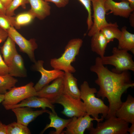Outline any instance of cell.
Listing matches in <instances>:
<instances>
[{
    "instance_id": "obj_27",
    "label": "cell",
    "mask_w": 134,
    "mask_h": 134,
    "mask_svg": "<svg viewBox=\"0 0 134 134\" xmlns=\"http://www.w3.org/2000/svg\"><path fill=\"white\" fill-rule=\"evenodd\" d=\"M7 134H30L31 131L27 126L14 122L7 125Z\"/></svg>"
},
{
    "instance_id": "obj_29",
    "label": "cell",
    "mask_w": 134,
    "mask_h": 134,
    "mask_svg": "<svg viewBox=\"0 0 134 134\" xmlns=\"http://www.w3.org/2000/svg\"><path fill=\"white\" fill-rule=\"evenodd\" d=\"M11 26L15 27L14 17L0 15V27L7 32Z\"/></svg>"
},
{
    "instance_id": "obj_21",
    "label": "cell",
    "mask_w": 134,
    "mask_h": 134,
    "mask_svg": "<svg viewBox=\"0 0 134 134\" xmlns=\"http://www.w3.org/2000/svg\"><path fill=\"white\" fill-rule=\"evenodd\" d=\"M91 37V47L92 51L99 55L100 57L104 56L108 43L103 34L100 31Z\"/></svg>"
},
{
    "instance_id": "obj_15",
    "label": "cell",
    "mask_w": 134,
    "mask_h": 134,
    "mask_svg": "<svg viewBox=\"0 0 134 134\" xmlns=\"http://www.w3.org/2000/svg\"><path fill=\"white\" fill-rule=\"evenodd\" d=\"M104 6L106 12L110 10V13L114 15L126 18L134 10L130 7L129 2L126 0L117 2L113 0H105Z\"/></svg>"
},
{
    "instance_id": "obj_20",
    "label": "cell",
    "mask_w": 134,
    "mask_h": 134,
    "mask_svg": "<svg viewBox=\"0 0 134 134\" xmlns=\"http://www.w3.org/2000/svg\"><path fill=\"white\" fill-rule=\"evenodd\" d=\"M9 74L13 77H25L27 76V72L24 60L21 56L17 53L8 66Z\"/></svg>"
},
{
    "instance_id": "obj_23",
    "label": "cell",
    "mask_w": 134,
    "mask_h": 134,
    "mask_svg": "<svg viewBox=\"0 0 134 134\" xmlns=\"http://www.w3.org/2000/svg\"><path fill=\"white\" fill-rule=\"evenodd\" d=\"M15 43L9 36L1 47V50L5 62L8 66L15 54L18 53Z\"/></svg>"
},
{
    "instance_id": "obj_33",
    "label": "cell",
    "mask_w": 134,
    "mask_h": 134,
    "mask_svg": "<svg viewBox=\"0 0 134 134\" xmlns=\"http://www.w3.org/2000/svg\"><path fill=\"white\" fill-rule=\"evenodd\" d=\"M8 36L7 32L0 27V43L5 41Z\"/></svg>"
},
{
    "instance_id": "obj_39",
    "label": "cell",
    "mask_w": 134,
    "mask_h": 134,
    "mask_svg": "<svg viewBox=\"0 0 134 134\" xmlns=\"http://www.w3.org/2000/svg\"><path fill=\"white\" fill-rule=\"evenodd\" d=\"M122 1L126 0L128 1L130 3V7L133 9H134V0H118Z\"/></svg>"
},
{
    "instance_id": "obj_11",
    "label": "cell",
    "mask_w": 134,
    "mask_h": 134,
    "mask_svg": "<svg viewBox=\"0 0 134 134\" xmlns=\"http://www.w3.org/2000/svg\"><path fill=\"white\" fill-rule=\"evenodd\" d=\"M44 63L43 61L39 60L34 63V69L39 72L41 75L40 79L34 86L37 92L48 84L51 81L58 78L63 77L65 73L63 71L54 69L51 70H47L43 67Z\"/></svg>"
},
{
    "instance_id": "obj_2",
    "label": "cell",
    "mask_w": 134,
    "mask_h": 134,
    "mask_svg": "<svg viewBox=\"0 0 134 134\" xmlns=\"http://www.w3.org/2000/svg\"><path fill=\"white\" fill-rule=\"evenodd\" d=\"M80 99L83 101L87 114L92 118L99 119V115L105 119L108 111V106L106 105L101 99L95 97L97 92L96 88L90 87L88 82L84 81L80 86Z\"/></svg>"
},
{
    "instance_id": "obj_28",
    "label": "cell",
    "mask_w": 134,
    "mask_h": 134,
    "mask_svg": "<svg viewBox=\"0 0 134 134\" xmlns=\"http://www.w3.org/2000/svg\"><path fill=\"white\" fill-rule=\"evenodd\" d=\"M28 3L27 0H12L6 9V15L13 16L15 15L14 11L17 8L21 6L25 9L26 4Z\"/></svg>"
},
{
    "instance_id": "obj_18",
    "label": "cell",
    "mask_w": 134,
    "mask_h": 134,
    "mask_svg": "<svg viewBox=\"0 0 134 134\" xmlns=\"http://www.w3.org/2000/svg\"><path fill=\"white\" fill-rule=\"evenodd\" d=\"M63 93L67 94L72 98L80 99V92L77 85V80L72 73L65 72L63 77Z\"/></svg>"
},
{
    "instance_id": "obj_34",
    "label": "cell",
    "mask_w": 134,
    "mask_h": 134,
    "mask_svg": "<svg viewBox=\"0 0 134 134\" xmlns=\"http://www.w3.org/2000/svg\"><path fill=\"white\" fill-rule=\"evenodd\" d=\"M0 134H7V125L0 121Z\"/></svg>"
},
{
    "instance_id": "obj_16",
    "label": "cell",
    "mask_w": 134,
    "mask_h": 134,
    "mask_svg": "<svg viewBox=\"0 0 134 134\" xmlns=\"http://www.w3.org/2000/svg\"><path fill=\"white\" fill-rule=\"evenodd\" d=\"M115 116L129 123H134V98L132 96L128 95L126 101L116 110Z\"/></svg>"
},
{
    "instance_id": "obj_32",
    "label": "cell",
    "mask_w": 134,
    "mask_h": 134,
    "mask_svg": "<svg viewBox=\"0 0 134 134\" xmlns=\"http://www.w3.org/2000/svg\"><path fill=\"white\" fill-rule=\"evenodd\" d=\"M47 2L54 3L56 6L59 8L66 6L68 3L69 0H43Z\"/></svg>"
},
{
    "instance_id": "obj_17",
    "label": "cell",
    "mask_w": 134,
    "mask_h": 134,
    "mask_svg": "<svg viewBox=\"0 0 134 134\" xmlns=\"http://www.w3.org/2000/svg\"><path fill=\"white\" fill-rule=\"evenodd\" d=\"M31 5L30 9L35 17L43 20L51 14V7L49 3L43 0H27Z\"/></svg>"
},
{
    "instance_id": "obj_24",
    "label": "cell",
    "mask_w": 134,
    "mask_h": 134,
    "mask_svg": "<svg viewBox=\"0 0 134 134\" xmlns=\"http://www.w3.org/2000/svg\"><path fill=\"white\" fill-rule=\"evenodd\" d=\"M100 31L108 43L113 41L115 39L118 40L121 34V31L119 29L116 22L110 23L109 25L102 29Z\"/></svg>"
},
{
    "instance_id": "obj_8",
    "label": "cell",
    "mask_w": 134,
    "mask_h": 134,
    "mask_svg": "<svg viewBox=\"0 0 134 134\" xmlns=\"http://www.w3.org/2000/svg\"><path fill=\"white\" fill-rule=\"evenodd\" d=\"M105 0H92L93 14L92 25L88 33V35L92 37L100 31L103 27L109 25L106 20V12L104 6Z\"/></svg>"
},
{
    "instance_id": "obj_30",
    "label": "cell",
    "mask_w": 134,
    "mask_h": 134,
    "mask_svg": "<svg viewBox=\"0 0 134 134\" xmlns=\"http://www.w3.org/2000/svg\"><path fill=\"white\" fill-rule=\"evenodd\" d=\"M84 6L88 13L87 20L88 30L89 31L92 27L93 21L92 19L91 3L92 0H78Z\"/></svg>"
},
{
    "instance_id": "obj_38",
    "label": "cell",
    "mask_w": 134,
    "mask_h": 134,
    "mask_svg": "<svg viewBox=\"0 0 134 134\" xmlns=\"http://www.w3.org/2000/svg\"><path fill=\"white\" fill-rule=\"evenodd\" d=\"M128 132H129L130 134H134V123L131 124V127H129Z\"/></svg>"
},
{
    "instance_id": "obj_13",
    "label": "cell",
    "mask_w": 134,
    "mask_h": 134,
    "mask_svg": "<svg viewBox=\"0 0 134 134\" xmlns=\"http://www.w3.org/2000/svg\"><path fill=\"white\" fill-rule=\"evenodd\" d=\"M11 110L16 116L17 122L26 126L38 116L44 113H48L49 111L46 109L34 111L27 107H18Z\"/></svg>"
},
{
    "instance_id": "obj_1",
    "label": "cell",
    "mask_w": 134,
    "mask_h": 134,
    "mask_svg": "<svg viewBox=\"0 0 134 134\" xmlns=\"http://www.w3.org/2000/svg\"><path fill=\"white\" fill-rule=\"evenodd\" d=\"M90 70L98 77L95 81L99 87L97 92V97H101L103 100L106 98L109 102L108 111L105 119L116 116V112L122 103V95L128 88L134 86L130 73L128 70L120 73L110 70L102 64L99 57L96 58L95 64Z\"/></svg>"
},
{
    "instance_id": "obj_19",
    "label": "cell",
    "mask_w": 134,
    "mask_h": 134,
    "mask_svg": "<svg viewBox=\"0 0 134 134\" xmlns=\"http://www.w3.org/2000/svg\"><path fill=\"white\" fill-rule=\"evenodd\" d=\"M48 113L50 122L46 125L40 134H43L49 128H53L55 129V131H52L51 134H62L64 129L66 127L71 118L68 119L62 118L59 117L56 112L54 113L49 111Z\"/></svg>"
},
{
    "instance_id": "obj_9",
    "label": "cell",
    "mask_w": 134,
    "mask_h": 134,
    "mask_svg": "<svg viewBox=\"0 0 134 134\" xmlns=\"http://www.w3.org/2000/svg\"><path fill=\"white\" fill-rule=\"evenodd\" d=\"M7 32L8 36L18 45L21 51L27 54L31 60L35 63L36 61L34 52L38 48L36 40L34 38L27 39L13 26H11Z\"/></svg>"
},
{
    "instance_id": "obj_10",
    "label": "cell",
    "mask_w": 134,
    "mask_h": 134,
    "mask_svg": "<svg viewBox=\"0 0 134 134\" xmlns=\"http://www.w3.org/2000/svg\"><path fill=\"white\" fill-rule=\"evenodd\" d=\"M71 118L66 130L63 131L62 134H83L86 130H88L93 126L92 121L96 120L100 122L104 119L102 117L98 119L91 118L87 114L83 116H74Z\"/></svg>"
},
{
    "instance_id": "obj_35",
    "label": "cell",
    "mask_w": 134,
    "mask_h": 134,
    "mask_svg": "<svg viewBox=\"0 0 134 134\" xmlns=\"http://www.w3.org/2000/svg\"><path fill=\"white\" fill-rule=\"evenodd\" d=\"M131 25L133 27H134V11L130 15L129 17Z\"/></svg>"
},
{
    "instance_id": "obj_22",
    "label": "cell",
    "mask_w": 134,
    "mask_h": 134,
    "mask_svg": "<svg viewBox=\"0 0 134 134\" xmlns=\"http://www.w3.org/2000/svg\"><path fill=\"white\" fill-rule=\"evenodd\" d=\"M121 35L118 40L117 48L120 49L128 51H130L134 54V34L129 32L126 26L121 30Z\"/></svg>"
},
{
    "instance_id": "obj_26",
    "label": "cell",
    "mask_w": 134,
    "mask_h": 134,
    "mask_svg": "<svg viewBox=\"0 0 134 134\" xmlns=\"http://www.w3.org/2000/svg\"><path fill=\"white\" fill-rule=\"evenodd\" d=\"M17 80L9 74L0 75V93L4 94L15 86Z\"/></svg>"
},
{
    "instance_id": "obj_14",
    "label": "cell",
    "mask_w": 134,
    "mask_h": 134,
    "mask_svg": "<svg viewBox=\"0 0 134 134\" xmlns=\"http://www.w3.org/2000/svg\"><path fill=\"white\" fill-rule=\"evenodd\" d=\"M36 96L30 97L22 100L17 104L6 107L4 108L6 110L18 107H27L30 108H41L46 109L47 107L50 108L53 113H56L55 106L49 100L43 98Z\"/></svg>"
},
{
    "instance_id": "obj_6",
    "label": "cell",
    "mask_w": 134,
    "mask_h": 134,
    "mask_svg": "<svg viewBox=\"0 0 134 134\" xmlns=\"http://www.w3.org/2000/svg\"><path fill=\"white\" fill-rule=\"evenodd\" d=\"M30 82L24 86H14L4 94V98L2 104L5 107L17 104L23 100L31 96H37V92Z\"/></svg>"
},
{
    "instance_id": "obj_12",
    "label": "cell",
    "mask_w": 134,
    "mask_h": 134,
    "mask_svg": "<svg viewBox=\"0 0 134 134\" xmlns=\"http://www.w3.org/2000/svg\"><path fill=\"white\" fill-rule=\"evenodd\" d=\"M63 77L58 78L54 80L51 84L44 86L37 92V96L45 98L53 104L54 101L63 93Z\"/></svg>"
},
{
    "instance_id": "obj_4",
    "label": "cell",
    "mask_w": 134,
    "mask_h": 134,
    "mask_svg": "<svg viewBox=\"0 0 134 134\" xmlns=\"http://www.w3.org/2000/svg\"><path fill=\"white\" fill-rule=\"evenodd\" d=\"M111 56L100 57L103 65L113 66L115 68L113 69L112 71L117 73L129 70L134 72V62L132 56L128 51L114 47Z\"/></svg>"
},
{
    "instance_id": "obj_31",
    "label": "cell",
    "mask_w": 134,
    "mask_h": 134,
    "mask_svg": "<svg viewBox=\"0 0 134 134\" xmlns=\"http://www.w3.org/2000/svg\"><path fill=\"white\" fill-rule=\"evenodd\" d=\"M9 71V67L2 59L0 54V75L8 74Z\"/></svg>"
},
{
    "instance_id": "obj_5",
    "label": "cell",
    "mask_w": 134,
    "mask_h": 134,
    "mask_svg": "<svg viewBox=\"0 0 134 134\" xmlns=\"http://www.w3.org/2000/svg\"><path fill=\"white\" fill-rule=\"evenodd\" d=\"M129 123L116 117L112 116L102 122H97L88 130L90 134H127Z\"/></svg>"
},
{
    "instance_id": "obj_36",
    "label": "cell",
    "mask_w": 134,
    "mask_h": 134,
    "mask_svg": "<svg viewBox=\"0 0 134 134\" xmlns=\"http://www.w3.org/2000/svg\"><path fill=\"white\" fill-rule=\"evenodd\" d=\"M0 0L6 9L12 0Z\"/></svg>"
},
{
    "instance_id": "obj_25",
    "label": "cell",
    "mask_w": 134,
    "mask_h": 134,
    "mask_svg": "<svg viewBox=\"0 0 134 134\" xmlns=\"http://www.w3.org/2000/svg\"><path fill=\"white\" fill-rule=\"evenodd\" d=\"M36 18L34 14L29 9L27 11L19 13L14 17L16 29L30 24Z\"/></svg>"
},
{
    "instance_id": "obj_3",
    "label": "cell",
    "mask_w": 134,
    "mask_h": 134,
    "mask_svg": "<svg viewBox=\"0 0 134 134\" xmlns=\"http://www.w3.org/2000/svg\"><path fill=\"white\" fill-rule=\"evenodd\" d=\"M83 41L81 38L70 40L65 46L63 53L58 58L51 59L50 64L54 69L71 73L76 70L71 64L75 61L76 56L79 54Z\"/></svg>"
},
{
    "instance_id": "obj_7",
    "label": "cell",
    "mask_w": 134,
    "mask_h": 134,
    "mask_svg": "<svg viewBox=\"0 0 134 134\" xmlns=\"http://www.w3.org/2000/svg\"><path fill=\"white\" fill-rule=\"evenodd\" d=\"M54 103L62 105L64 109L61 113L68 117H78L87 114L84 104L81 99L73 98L67 94H62L53 102V104Z\"/></svg>"
},
{
    "instance_id": "obj_40",
    "label": "cell",
    "mask_w": 134,
    "mask_h": 134,
    "mask_svg": "<svg viewBox=\"0 0 134 134\" xmlns=\"http://www.w3.org/2000/svg\"><path fill=\"white\" fill-rule=\"evenodd\" d=\"M4 98V94L0 93V103L2 102Z\"/></svg>"
},
{
    "instance_id": "obj_37",
    "label": "cell",
    "mask_w": 134,
    "mask_h": 134,
    "mask_svg": "<svg viewBox=\"0 0 134 134\" xmlns=\"http://www.w3.org/2000/svg\"><path fill=\"white\" fill-rule=\"evenodd\" d=\"M6 9L0 0V15L6 14Z\"/></svg>"
}]
</instances>
